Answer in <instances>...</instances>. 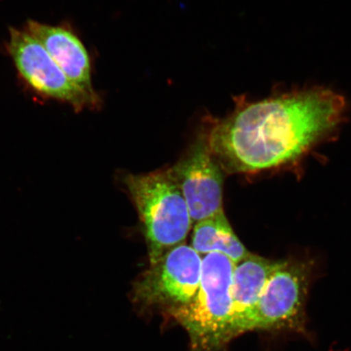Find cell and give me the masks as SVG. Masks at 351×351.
I'll use <instances>...</instances> for the list:
<instances>
[{"label": "cell", "mask_w": 351, "mask_h": 351, "mask_svg": "<svg viewBox=\"0 0 351 351\" xmlns=\"http://www.w3.org/2000/svg\"><path fill=\"white\" fill-rule=\"evenodd\" d=\"M346 111L342 96L320 87L256 102L240 99L205 135L222 170L256 173L298 160L339 125Z\"/></svg>", "instance_id": "cell-1"}, {"label": "cell", "mask_w": 351, "mask_h": 351, "mask_svg": "<svg viewBox=\"0 0 351 351\" xmlns=\"http://www.w3.org/2000/svg\"><path fill=\"white\" fill-rule=\"evenodd\" d=\"M235 263L225 254L203 258L199 289L190 304L169 310L186 329L192 351H221L230 339Z\"/></svg>", "instance_id": "cell-2"}, {"label": "cell", "mask_w": 351, "mask_h": 351, "mask_svg": "<svg viewBox=\"0 0 351 351\" xmlns=\"http://www.w3.org/2000/svg\"><path fill=\"white\" fill-rule=\"evenodd\" d=\"M124 182L141 219L152 265L186 241L193 226L186 202L168 170L130 174Z\"/></svg>", "instance_id": "cell-3"}, {"label": "cell", "mask_w": 351, "mask_h": 351, "mask_svg": "<svg viewBox=\"0 0 351 351\" xmlns=\"http://www.w3.org/2000/svg\"><path fill=\"white\" fill-rule=\"evenodd\" d=\"M5 47L21 81L41 98L67 104L77 112L101 106V99L91 97L74 85L24 27L10 28Z\"/></svg>", "instance_id": "cell-4"}, {"label": "cell", "mask_w": 351, "mask_h": 351, "mask_svg": "<svg viewBox=\"0 0 351 351\" xmlns=\"http://www.w3.org/2000/svg\"><path fill=\"white\" fill-rule=\"evenodd\" d=\"M203 258L185 244L171 250L139 276L134 300L144 306L169 310L190 304L199 289Z\"/></svg>", "instance_id": "cell-5"}, {"label": "cell", "mask_w": 351, "mask_h": 351, "mask_svg": "<svg viewBox=\"0 0 351 351\" xmlns=\"http://www.w3.org/2000/svg\"><path fill=\"white\" fill-rule=\"evenodd\" d=\"M308 282L304 263L278 261L265 291L245 327L258 329L295 328L301 326Z\"/></svg>", "instance_id": "cell-6"}, {"label": "cell", "mask_w": 351, "mask_h": 351, "mask_svg": "<svg viewBox=\"0 0 351 351\" xmlns=\"http://www.w3.org/2000/svg\"><path fill=\"white\" fill-rule=\"evenodd\" d=\"M168 171L186 202L193 225L223 212L222 169L205 134Z\"/></svg>", "instance_id": "cell-7"}, {"label": "cell", "mask_w": 351, "mask_h": 351, "mask_svg": "<svg viewBox=\"0 0 351 351\" xmlns=\"http://www.w3.org/2000/svg\"><path fill=\"white\" fill-rule=\"evenodd\" d=\"M24 28L42 44L74 85L91 97L100 99L92 82L89 52L71 26L27 20Z\"/></svg>", "instance_id": "cell-8"}, {"label": "cell", "mask_w": 351, "mask_h": 351, "mask_svg": "<svg viewBox=\"0 0 351 351\" xmlns=\"http://www.w3.org/2000/svg\"><path fill=\"white\" fill-rule=\"evenodd\" d=\"M278 263L251 253L235 265L232 280L230 340L245 332V324L256 308Z\"/></svg>", "instance_id": "cell-9"}, {"label": "cell", "mask_w": 351, "mask_h": 351, "mask_svg": "<svg viewBox=\"0 0 351 351\" xmlns=\"http://www.w3.org/2000/svg\"><path fill=\"white\" fill-rule=\"evenodd\" d=\"M191 247L200 256L225 254L235 265L251 254L232 230L223 210L195 223Z\"/></svg>", "instance_id": "cell-10"}]
</instances>
